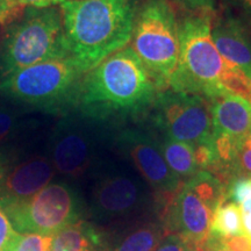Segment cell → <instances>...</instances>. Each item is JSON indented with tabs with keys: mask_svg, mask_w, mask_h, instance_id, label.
Returning a JSON list of instances; mask_svg holds the SVG:
<instances>
[{
	"mask_svg": "<svg viewBox=\"0 0 251 251\" xmlns=\"http://www.w3.org/2000/svg\"><path fill=\"white\" fill-rule=\"evenodd\" d=\"M159 91L130 46L87 71L72 111L107 125L150 111Z\"/></svg>",
	"mask_w": 251,
	"mask_h": 251,
	"instance_id": "1",
	"label": "cell"
},
{
	"mask_svg": "<svg viewBox=\"0 0 251 251\" xmlns=\"http://www.w3.org/2000/svg\"><path fill=\"white\" fill-rule=\"evenodd\" d=\"M139 0H65L59 5L70 57L87 72L127 47Z\"/></svg>",
	"mask_w": 251,
	"mask_h": 251,
	"instance_id": "2",
	"label": "cell"
},
{
	"mask_svg": "<svg viewBox=\"0 0 251 251\" xmlns=\"http://www.w3.org/2000/svg\"><path fill=\"white\" fill-rule=\"evenodd\" d=\"M179 39V63L170 89L206 100L233 94L251 102V79L216 49L209 13L199 12L184 18Z\"/></svg>",
	"mask_w": 251,
	"mask_h": 251,
	"instance_id": "3",
	"label": "cell"
},
{
	"mask_svg": "<svg viewBox=\"0 0 251 251\" xmlns=\"http://www.w3.org/2000/svg\"><path fill=\"white\" fill-rule=\"evenodd\" d=\"M85 74L70 56L50 59L0 80V94L19 105L65 114L75 107Z\"/></svg>",
	"mask_w": 251,
	"mask_h": 251,
	"instance_id": "4",
	"label": "cell"
},
{
	"mask_svg": "<svg viewBox=\"0 0 251 251\" xmlns=\"http://www.w3.org/2000/svg\"><path fill=\"white\" fill-rule=\"evenodd\" d=\"M68 56L59 8L26 7L23 18L6 28L0 43V80L37 63Z\"/></svg>",
	"mask_w": 251,
	"mask_h": 251,
	"instance_id": "5",
	"label": "cell"
},
{
	"mask_svg": "<svg viewBox=\"0 0 251 251\" xmlns=\"http://www.w3.org/2000/svg\"><path fill=\"white\" fill-rule=\"evenodd\" d=\"M131 46L159 91L170 89L179 63V23L168 0H144L135 19Z\"/></svg>",
	"mask_w": 251,
	"mask_h": 251,
	"instance_id": "6",
	"label": "cell"
},
{
	"mask_svg": "<svg viewBox=\"0 0 251 251\" xmlns=\"http://www.w3.org/2000/svg\"><path fill=\"white\" fill-rule=\"evenodd\" d=\"M226 188L212 172L201 170L186 180L169 202L165 228L191 251H202L215 209L226 201Z\"/></svg>",
	"mask_w": 251,
	"mask_h": 251,
	"instance_id": "7",
	"label": "cell"
},
{
	"mask_svg": "<svg viewBox=\"0 0 251 251\" xmlns=\"http://www.w3.org/2000/svg\"><path fill=\"white\" fill-rule=\"evenodd\" d=\"M4 207L17 233L50 236L76 224L84 213L80 194L65 181L50 183L24 201Z\"/></svg>",
	"mask_w": 251,
	"mask_h": 251,
	"instance_id": "8",
	"label": "cell"
},
{
	"mask_svg": "<svg viewBox=\"0 0 251 251\" xmlns=\"http://www.w3.org/2000/svg\"><path fill=\"white\" fill-rule=\"evenodd\" d=\"M153 129L198 148H212L209 102L202 97L168 89L157 94L150 108Z\"/></svg>",
	"mask_w": 251,
	"mask_h": 251,
	"instance_id": "9",
	"label": "cell"
},
{
	"mask_svg": "<svg viewBox=\"0 0 251 251\" xmlns=\"http://www.w3.org/2000/svg\"><path fill=\"white\" fill-rule=\"evenodd\" d=\"M103 127L77 111L63 114L48 143V158L55 171L69 178L83 177L96 161Z\"/></svg>",
	"mask_w": 251,
	"mask_h": 251,
	"instance_id": "10",
	"label": "cell"
},
{
	"mask_svg": "<svg viewBox=\"0 0 251 251\" xmlns=\"http://www.w3.org/2000/svg\"><path fill=\"white\" fill-rule=\"evenodd\" d=\"M115 144L128 157L143 180L162 199L169 200L179 191L181 180L163 157L156 133L143 128H125L115 135Z\"/></svg>",
	"mask_w": 251,
	"mask_h": 251,
	"instance_id": "11",
	"label": "cell"
},
{
	"mask_svg": "<svg viewBox=\"0 0 251 251\" xmlns=\"http://www.w3.org/2000/svg\"><path fill=\"white\" fill-rule=\"evenodd\" d=\"M148 200L142 178L126 168H114L100 175L94 184L91 211L100 220L124 219L140 212Z\"/></svg>",
	"mask_w": 251,
	"mask_h": 251,
	"instance_id": "12",
	"label": "cell"
},
{
	"mask_svg": "<svg viewBox=\"0 0 251 251\" xmlns=\"http://www.w3.org/2000/svg\"><path fill=\"white\" fill-rule=\"evenodd\" d=\"M208 102L214 152L211 171L226 174L238 141L251 131V102L233 94L216 97Z\"/></svg>",
	"mask_w": 251,
	"mask_h": 251,
	"instance_id": "13",
	"label": "cell"
},
{
	"mask_svg": "<svg viewBox=\"0 0 251 251\" xmlns=\"http://www.w3.org/2000/svg\"><path fill=\"white\" fill-rule=\"evenodd\" d=\"M55 169L48 157L34 155L9 164L0 181V203L24 201L51 183Z\"/></svg>",
	"mask_w": 251,
	"mask_h": 251,
	"instance_id": "14",
	"label": "cell"
},
{
	"mask_svg": "<svg viewBox=\"0 0 251 251\" xmlns=\"http://www.w3.org/2000/svg\"><path fill=\"white\" fill-rule=\"evenodd\" d=\"M213 42L222 57L251 79V34L230 15L212 26Z\"/></svg>",
	"mask_w": 251,
	"mask_h": 251,
	"instance_id": "15",
	"label": "cell"
},
{
	"mask_svg": "<svg viewBox=\"0 0 251 251\" xmlns=\"http://www.w3.org/2000/svg\"><path fill=\"white\" fill-rule=\"evenodd\" d=\"M101 237L89 222L79 221L52 236L50 251H99Z\"/></svg>",
	"mask_w": 251,
	"mask_h": 251,
	"instance_id": "16",
	"label": "cell"
},
{
	"mask_svg": "<svg viewBox=\"0 0 251 251\" xmlns=\"http://www.w3.org/2000/svg\"><path fill=\"white\" fill-rule=\"evenodd\" d=\"M156 136L166 164L180 180L190 179L200 171L193 147L162 134L156 133Z\"/></svg>",
	"mask_w": 251,
	"mask_h": 251,
	"instance_id": "17",
	"label": "cell"
},
{
	"mask_svg": "<svg viewBox=\"0 0 251 251\" xmlns=\"http://www.w3.org/2000/svg\"><path fill=\"white\" fill-rule=\"evenodd\" d=\"M165 234V229L158 225L142 226L128 234L112 251H155Z\"/></svg>",
	"mask_w": 251,
	"mask_h": 251,
	"instance_id": "18",
	"label": "cell"
},
{
	"mask_svg": "<svg viewBox=\"0 0 251 251\" xmlns=\"http://www.w3.org/2000/svg\"><path fill=\"white\" fill-rule=\"evenodd\" d=\"M242 219L240 206L226 200L215 209L211 224V235L219 237L242 235Z\"/></svg>",
	"mask_w": 251,
	"mask_h": 251,
	"instance_id": "19",
	"label": "cell"
},
{
	"mask_svg": "<svg viewBox=\"0 0 251 251\" xmlns=\"http://www.w3.org/2000/svg\"><path fill=\"white\" fill-rule=\"evenodd\" d=\"M25 113L18 106L0 102V144L17 136L25 126Z\"/></svg>",
	"mask_w": 251,
	"mask_h": 251,
	"instance_id": "20",
	"label": "cell"
},
{
	"mask_svg": "<svg viewBox=\"0 0 251 251\" xmlns=\"http://www.w3.org/2000/svg\"><path fill=\"white\" fill-rule=\"evenodd\" d=\"M238 177H251V131L238 141L229 166V183Z\"/></svg>",
	"mask_w": 251,
	"mask_h": 251,
	"instance_id": "21",
	"label": "cell"
},
{
	"mask_svg": "<svg viewBox=\"0 0 251 251\" xmlns=\"http://www.w3.org/2000/svg\"><path fill=\"white\" fill-rule=\"evenodd\" d=\"M52 236L35 233H17L6 251H50Z\"/></svg>",
	"mask_w": 251,
	"mask_h": 251,
	"instance_id": "22",
	"label": "cell"
},
{
	"mask_svg": "<svg viewBox=\"0 0 251 251\" xmlns=\"http://www.w3.org/2000/svg\"><path fill=\"white\" fill-rule=\"evenodd\" d=\"M240 206L251 199V177L235 178L227 185V200Z\"/></svg>",
	"mask_w": 251,
	"mask_h": 251,
	"instance_id": "23",
	"label": "cell"
},
{
	"mask_svg": "<svg viewBox=\"0 0 251 251\" xmlns=\"http://www.w3.org/2000/svg\"><path fill=\"white\" fill-rule=\"evenodd\" d=\"M25 9L19 0H0V27L7 28L20 20Z\"/></svg>",
	"mask_w": 251,
	"mask_h": 251,
	"instance_id": "24",
	"label": "cell"
},
{
	"mask_svg": "<svg viewBox=\"0 0 251 251\" xmlns=\"http://www.w3.org/2000/svg\"><path fill=\"white\" fill-rule=\"evenodd\" d=\"M17 234L8 213L0 203V251H6Z\"/></svg>",
	"mask_w": 251,
	"mask_h": 251,
	"instance_id": "25",
	"label": "cell"
},
{
	"mask_svg": "<svg viewBox=\"0 0 251 251\" xmlns=\"http://www.w3.org/2000/svg\"><path fill=\"white\" fill-rule=\"evenodd\" d=\"M155 251H191L184 240L175 234L166 235Z\"/></svg>",
	"mask_w": 251,
	"mask_h": 251,
	"instance_id": "26",
	"label": "cell"
},
{
	"mask_svg": "<svg viewBox=\"0 0 251 251\" xmlns=\"http://www.w3.org/2000/svg\"><path fill=\"white\" fill-rule=\"evenodd\" d=\"M175 1L192 11L193 13H199V12L209 13L215 8V0H175Z\"/></svg>",
	"mask_w": 251,
	"mask_h": 251,
	"instance_id": "27",
	"label": "cell"
},
{
	"mask_svg": "<svg viewBox=\"0 0 251 251\" xmlns=\"http://www.w3.org/2000/svg\"><path fill=\"white\" fill-rule=\"evenodd\" d=\"M243 234L251 240V199L240 205Z\"/></svg>",
	"mask_w": 251,
	"mask_h": 251,
	"instance_id": "28",
	"label": "cell"
},
{
	"mask_svg": "<svg viewBox=\"0 0 251 251\" xmlns=\"http://www.w3.org/2000/svg\"><path fill=\"white\" fill-rule=\"evenodd\" d=\"M25 7H34V8H47L52 7V6L61 5L65 0H19Z\"/></svg>",
	"mask_w": 251,
	"mask_h": 251,
	"instance_id": "29",
	"label": "cell"
},
{
	"mask_svg": "<svg viewBox=\"0 0 251 251\" xmlns=\"http://www.w3.org/2000/svg\"><path fill=\"white\" fill-rule=\"evenodd\" d=\"M9 164H11L9 156L4 151V150L0 149V181H1L2 177H4L5 172L8 169Z\"/></svg>",
	"mask_w": 251,
	"mask_h": 251,
	"instance_id": "30",
	"label": "cell"
},
{
	"mask_svg": "<svg viewBox=\"0 0 251 251\" xmlns=\"http://www.w3.org/2000/svg\"><path fill=\"white\" fill-rule=\"evenodd\" d=\"M235 1L237 2L238 5L241 6V7H243L246 11L250 12L251 14V0H235Z\"/></svg>",
	"mask_w": 251,
	"mask_h": 251,
	"instance_id": "31",
	"label": "cell"
},
{
	"mask_svg": "<svg viewBox=\"0 0 251 251\" xmlns=\"http://www.w3.org/2000/svg\"><path fill=\"white\" fill-rule=\"evenodd\" d=\"M71 1H78V0H71Z\"/></svg>",
	"mask_w": 251,
	"mask_h": 251,
	"instance_id": "32",
	"label": "cell"
},
{
	"mask_svg": "<svg viewBox=\"0 0 251 251\" xmlns=\"http://www.w3.org/2000/svg\"><path fill=\"white\" fill-rule=\"evenodd\" d=\"M216 251H224V250H216Z\"/></svg>",
	"mask_w": 251,
	"mask_h": 251,
	"instance_id": "33",
	"label": "cell"
}]
</instances>
